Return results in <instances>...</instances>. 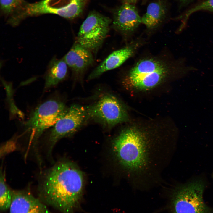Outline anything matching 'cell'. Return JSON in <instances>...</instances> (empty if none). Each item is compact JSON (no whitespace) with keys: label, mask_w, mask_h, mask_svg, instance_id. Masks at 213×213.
Instances as JSON below:
<instances>
[{"label":"cell","mask_w":213,"mask_h":213,"mask_svg":"<svg viewBox=\"0 0 213 213\" xmlns=\"http://www.w3.org/2000/svg\"><path fill=\"white\" fill-rule=\"evenodd\" d=\"M123 3H128L134 4L138 0H122Z\"/></svg>","instance_id":"19"},{"label":"cell","mask_w":213,"mask_h":213,"mask_svg":"<svg viewBox=\"0 0 213 213\" xmlns=\"http://www.w3.org/2000/svg\"><path fill=\"white\" fill-rule=\"evenodd\" d=\"M88 118L87 109L78 104H73L67 108L57 122L50 133L48 138L49 152L61 139L76 132Z\"/></svg>","instance_id":"9"},{"label":"cell","mask_w":213,"mask_h":213,"mask_svg":"<svg viewBox=\"0 0 213 213\" xmlns=\"http://www.w3.org/2000/svg\"><path fill=\"white\" fill-rule=\"evenodd\" d=\"M135 47V46H128L113 51L91 72L88 79H93L106 72L119 67L132 56Z\"/></svg>","instance_id":"13"},{"label":"cell","mask_w":213,"mask_h":213,"mask_svg":"<svg viewBox=\"0 0 213 213\" xmlns=\"http://www.w3.org/2000/svg\"><path fill=\"white\" fill-rule=\"evenodd\" d=\"M63 58L68 67L77 75L82 74L94 61L92 53L76 42Z\"/></svg>","instance_id":"12"},{"label":"cell","mask_w":213,"mask_h":213,"mask_svg":"<svg viewBox=\"0 0 213 213\" xmlns=\"http://www.w3.org/2000/svg\"><path fill=\"white\" fill-rule=\"evenodd\" d=\"M12 196L9 213H52L45 204L29 192L12 191Z\"/></svg>","instance_id":"11"},{"label":"cell","mask_w":213,"mask_h":213,"mask_svg":"<svg viewBox=\"0 0 213 213\" xmlns=\"http://www.w3.org/2000/svg\"><path fill=\"white\" fill-rule=\"evenodd\" d=\"M88 0H42L26 3L22 12L26 17L46 14H55L68 19L82 13Z\"/></svg>","instance_id":"7"},{"label":"cell","mask_w":213,"mask_h":213,"mask_svg":"<svg viewBox=\"0 0 213 213\" xmlns=\"http://www.w3.org/2000/svg\"><path fill=\"white\" fill-rule=\"evenodd\" d=\"M1 8L6 14L14 13L25 3L23 0H0Z\"/></svg>","instance_id":"17"},{"label":"cell","mask_w":213,"mask_h":213,"mask_svg":"<svg viewBox=\"0 0 213 213\" xmlns=\"http://www.w3.org/2000/svg\"><path fill=\"white\" fill-rule=\"evenodd\" d=\"M204 188L203 182L195 180L167 190V208L170 213H212L204 200Z\"/></svg>","instance_id":"3"},{"label":"cell","mask_w":213,"mask_h":213,"mask_svg":"<svg viewBox=\"0 0 213 213\" xmlns=\"http://www.w3.org/2000/svg\"><path fill=\"white\" fill-rule=\"evenodd\" d=\"M170 69L168 65L161 60L152 58L143 59L131 68L124 81L139 89H149L165 78Z\"/></svg>","instance_id":"4"},{"label":"cell","mask_w":213,"mask_h":213,"mask_svg":"<svg viewBox=\"0 0 213 213\" xmlns=\"http://www.w3.org/2000/svg\"><path fill=\"white\" fill-rule=\"evenodd\" d=\"M86 109L88 118L94 119L109 128L123 122L126 118L121 104L116 97L109 94L104 95Z\"/></svg>","instance_id":"8"},{"label":"cell","mask_w":213,"mask_h":213,"mask_svg":"<svg viewBox=\"0 0 213 213\" xmlns=\"http://www.w3.org/2000/svg\"><path fill=\"white\" fill-rule=\"evenodd\" d=\"M67 108L63 103L51 99L37 107L25 122L26 129L36 141L46 129L53 127L64 114Z\"/></svg>","instance_id":"6"},{"label":"cell","mask_w":213,"mask_h":213,"mask_svg":"<svg viewBox=\"0 0 213 213\" xmlns=\"http://www.w3.org/2000/svg\"><path fill=\"white\" fill-rule=\"evenodd\" d=\"M167 11V5L163 0L151 3L148 5L146 12L141 17V23L149 29L156 28L164 19Z\"/></svg>","instance_id":"14"},{"label":"cell","mask_w":213,"mask_h":213,"mask_svg":"<svg viewBox=\"0 0 213 213\" xmlns=\"http://www.w3.org/2000/svg\"><path fill=\"white\" fill-rule=\"evenodd\" d=\"M112 21L95 11L90 12L80 26L76 42L92 53H96L108 33Z\"/></svg>","instance_id":"5"},{"label":"cell","mask_w":213,"mask_h":213,"mask_svg":"<svg viewBox=\"0 0 213 213\" xmlns=\"http://www.w3.org/2000/svg\"><path fill=\"white\" fill-rule=\"evenodd\" d=\"M68 66L63 58L58 59L54 57L48 66L45 76V88L54 87L66 78Z\"/></svg>","instance_id":"15"},{"label":"cell","mask_w":213,"mask_h":213,"mask_svg":"<svg viewBox=\"0 0 213 213\" xmlns=\"http://www.w3.org/2000/svg\"><path fill=\"white\" fill-rule=\"evenodd\" d=\"M174 144L135 128L121 131L112 148L119 166L135 189H149L160 184L170 161Z\"/></svg>","instance_id":"1"},{"label":"cell","mask_w":213,"mask_h":213,"mask_svg":"<svg viewBox=\"0 0 213 213\" xmlns=\"http://www.w3.org/2000/svg\"><path fill=\"white\" fill-rule=\"evenodd\" d=\"M12 191L7 185L4 175L1 171L0 179V209L2 211L9 209L12 201Z\"/></svg>","instance_id":"16"},{"label":"cell","mask_w":213,"mask_h":213,"mask_svg":"<svg viewBox=\"0 0 213 213\" xmlns=\"http://www.w3.org/2000/svg\"><path fill=\"white\" fill-rule=\"evenodd\" d=\"M202 10L213 12V0H206L196 5L186 12L185 17L187 18L193 13Z\"/></svg>","instance_id":"18"},{"label":"cell","mask_w":213,"mask_h":213,"mask_svg":"<svg viewBox=\"0 0 213 213\" xmlns=\"http://www.w3.org/2000/svg\"><path fill=\"white\" fill-rule=\"evenodd\" d=\"M183 3H186L191 1L193 0H177Z\"/></svg>","instance_id":"20"},{"label":"cell","mask_w":213,"mask_h":213,"mask_svg":"<svg viewBox=\"0 0 213 213\" xmlns=\"http://www.w3.org/2000/svg\"><path fill=\"white\" fill-rule=\"evenodd\" d=\"M141 19L134 4L123 3L114 11L112 26L122 33H129L134 31L141 23Z\"/></svg>","instance_id":"10"},{"label":"cell","mask_w":213,"mask_h":213,"mask_svg":"<svg viewBox=\"0 0 213 213\" xmlns=\"http://www.w3.org/2000/svg\"><path fill=\"white\" fill-rule=\"evenodd\" d=\"M81 170L72 163L56 164L45 173L39 187L40 199L62 213H73L84 186Z\"/></svg>","instance_id":"2"}]
</instances>
